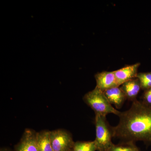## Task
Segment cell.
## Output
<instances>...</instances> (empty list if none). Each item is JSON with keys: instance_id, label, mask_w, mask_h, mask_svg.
Returning a JSON list of instances; mask_svg holds the SVG:
<instances>
[{"instance_id": "cell-2", "label": "cell", "mask_w": 151, "mask_h": 151, "mask_svg": "<svg viewBox=\"0 0 151 151\" xmlns=\"http://www.w3.org/2000/svg\"><path fill=\"white\" fill-rule=\"evenodd\" d=\"M83 100L94 111L95 115L106 116L112 113L119 116L121 112L115 109L105 97L104 92L95 88L85 94Z\"/></svg>"}, {"instance_id": "cell-11", "label": "cell", "mask_w": 151, "mask_h": 151, "mask_svg": "<svg viewBox=\"0 0 151 151\" xmlns=\"http://www.w3.org/2000/svg\"><path fill=\"white\" fill-rule=\"evenodd\" d=\"M139 148L134 142H123L118 145L113 144L107 151H139Z\"/></svg>"}, {"instance_id": "cell-8", "label": "cell", "mask_w": 151, "mask_h": 151, "mask_svg": "<svg viewBox=\"0 0 151 151\" xmlns=\"http://www.w3.org/2000/svg\"><path fill=\"white\" fill-rule=\"evenodd\" d=\"M103 92L111 105H114L118 109L122 108L127 100L126 95L120 86L108 89Z\"/></svg>"}, {"instance_id": "cell-6", "label": "cell", "mask_w": 151, "mask_h": 151, "mask_svg": "<svg viewBox=\"0 0 151 151\" xmlns=\"http://www.w3.org/2000/svg\"><path fill=\"white\" fill-rule=\"evenodd\" d=\"M17 151H40L37 139V132L26 129L17 147Z\"/></svg>"}, {"instance_id": "cell-9", "label": "cell", "mask_w": 151, "mask_h": 151, "mask_svg": "<svg viewBox=\"0 0 151 151\" xmlns=\"http://www.w3.org/2000/svg\"><path fill=\"white\" fill-rule=\"evenodd\" d=\"M121 88L124 92L127 100L132 102L137 100L141 89L140 82L136 78L125 82L121 85Z\"/></svg>"}, {"instance_id": "cell-16", "label": "cell", "mask_w": 151, "mask_h": 151, "mask_svg": "<svg viewBox=\"0 0 151 151\" xmlns=\"http://www.w3.org/2000/svg\"><path fill=\"white\" fill-rule=\"evenodd\" d=\"M139 151H140V150H139Z\"/></svg>"}, {"instance_id": "cell-13", "label": "cell", "mask_w": 151, "mask_h": 151, "mask_svg": "<svg viewBox=\"0 0 151 151\" xmlns=\"http://www.w3.org/2000/svg\"><path fill=\"white\" fill-rule=\"evenodd\" d=\"M137 78L140 82L142 90L145 91L151 88V72L138 73Z\"/></svg>"}, {"instance_id": "cell-1", "label": "cell", "mask_w": 151, "mask_h": 151, "mask_svg": "<svg viewBox=\"0 0 151 151\" xmlns=\"http://www.w3.org/2000/svg\"><path fill=\"white\" fill-rule=\"evenodd\" d=\"M119 124L112 127L113 137L124 142L142 141L151 144V108L137 100L129 110L121 112Z\"/></svg>"}, {"instance_id": "cell-10", "label": "cell", "mask_w": 151, "mask_h": 151, "mask_svg": "<svg viewBox=\"0 0 151 151\" xmlns=\"http://www.w3.org/2000/svg\"><path fill=\"white\" fill-rule=\"evenodd\" d=\"M37 139L40 151H53L50 139V131L37 133Z\"/></svg>"}, {"instance_id": "cell-5", "label": "cell", "mask_w": 151, "mask_h": 151, "mask_svg": "<svg viewBox=\"0 0 151 151\" xmlns=\"http://www.w3.org/2000/svg\"><path fill=\"white\" fill-rule=\"evenodd\" d=\"M95 88L104 92L114 87H119L113 71H104L95 74Z\"/></svg>"}, {"instance_id": "cell-3", "label": "cell", "mask_w": 151, "mask_h": 151, "mask_svg": "<svg viewBox=\"0 0 151 151\" xmlns=\"http://www.w3.org/2000/svg\"><path fill=\"white\" fill-rule=\"evenodd\" d=\"M96 138L94 140L98 151H107L113 143L112 127H110L106 119V116L95 115Z\"/></svg>"}, {"instance_id": "cell-12", "label": "cell", "mask_w": 151, "mask_h": 151, "mask_svg": "<svg viewBox=\"0 0 151 151\" xmlns=\"http://www.w3.org/2000/svg\"><path fill=\"white\" fill-rule=\"evenodd\" d=\"M94 141L78 142L74 143L72 151H97Z\"/></svg>"}, {"instance_id": "cell-14", "label": "cell", "mask_w": 151, "mask_h": 151, "mask_svg": "<svg viewBox=\"0 0 151 151\" xmlns=\"http://www.w3.org/2000/svg\"><path fill=\"white\" fill-rule=\"evenodd\" d=\"M142 103L147 107L151 108V88L144 91Z\"/></svg>"}, {"instance_id": "cell-7", "label": "cell", "mask_w": 151, "mask_h": 151, "mask_svg": "<svg viewBox=\"0 0 151 151\" xmlns=\"http://www.w3.org/2000/svg\"><path fill=\"white\" fill-rule=\"evenodd\" d=\"M140 64L139 63H137L132 65H126L119 70L113 71L119 86L127 81L137 78L138 68Z\"/></svg>"}, {"instance_id": "cell-4", "label": "cell", "mask_w": 151, "mask_h": 151, "mask_svg": "<svg viewBox=\"0 0 151 151\" xmlns=\"http://www.w3.org/2000/svg\"><path fill=\"white\" fill-rule=\"evenodd\" d=\"M53 151H72L74 143L70 133L63 129L50 131Z\"/></svg>"}, {"instance_id": "cell-15", "label": "cell", "mask_w": 151, "mask_h": 151, "mask_svg": "<svg viewBox=\"0 0 151 151\" xmlns=\"http://www.w3.org/2000/svg\"><path fill=\"white\" fill-rule=\"evenodd\" d=\"M1 151H6V150H1Z\"/></svg>"}]
</instances>
